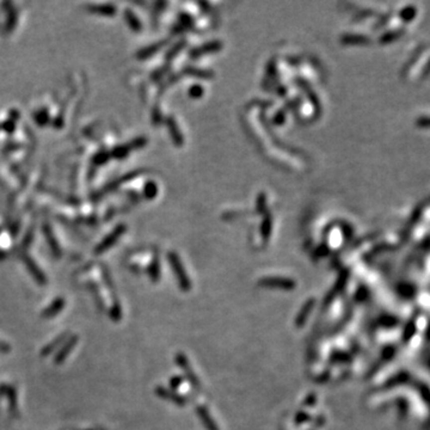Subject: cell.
<instances>
[{
	"instance_id": "14",
	"label": "cell",
	"mask_w": 430,
	"mask_h": 430,
	"mask_svg": "<svg viewBox=\"0 0 430 430\" xmlns=\"http://www.w3.org/2000/svg\"><path fill=\"white\" fill-rule=\"evenodd\" d=\"M181 22L184 24V25H191V24H193V18H191L189 14H187V13H182L181 16Z\"/></svg>"
},
{
	"instance_id": "9",
	"label": "cell",
	"mask_w": 430,
	"mask_h": 430,
	"mask_svg": "<svg viewBox=\"0 0 430 430\" xmlns=\"http://www.w3.org/2000/svg\"><path fill=\"white\" fill-rule=\"evenodd\" d=\"M271 232V216L270 214L265 215V219L262 223V234L264 238H269Z\"/></svg>"
},
{
	"instance_id": "16",
	"label": "cell",
	"mask_w": 430,
	"mask_h": 430,
	"mask_svg": "<svg viewBox=\"0 0 430 430\" xmlns=\"http://www.w3.org/2000/svg\"><path fill=\"white\" fill-rule=\"evenodd\" d=\"M285 121V115H283V111H281V112H279V115L276 116V117H275V122H277V123H282V122Z\"/></svg>"
},
{
	"instance_id": "11",
	"label": "cell",
	"mask_w": 430,
	"mask_h": 430,
	"mask_svg": "<svg viewBox=\"0 0 430 430\" xmlns=\"http://www.w3.org/2000/svg\"><path fill=\"white\" fill-rule=\"evenodd\" d=\"M257 209L259 211V213H263L265 211V195L261 194L257 197Z\"/></svg>"
},
{
	"instance_id": "4",
	"label": "cell",
	"mask_w": 430,
	"mask_h": 430,
	"mask_svg": "<svg viewBox=\"0 0 430 430\" xmlns=\"http://www.w3.org/2000/svg\"><path fill=\"white\" fill-rule=\"evenodd\" d=\"M0 392L7 396L8 400H10V408H11L12 412H16L17 411V402H16V392H14L13 387L6 386V385H1V386H0Z\"/></svg>"
},
{
	"instance_id": "7",
	"label": "cell",
	"mask_w": 430,
	"mask_h": 430,
	"mask_svg": "<svg viewBox=\"0 0 430 430\" xmlns=\"http://www.w3.org/2000/svg\"><path fill=\"white\" fill-rule=\"evenodd\" d=\"M66 338V333H64L62 334V336H60L59 338H55L53 340L52 343H50V344H48L46 348L43 349V350H42V356H47L48 354H50V352H53L54 350H55L56 348H58V345L60 344V343L62 342V340H64Z\"/></svg>"
},
{
	"instance_id": "2",
	"label": "cell",
	"mask_w": 430,
	"mask_h": 430,
	"mask_svg": "<svg viewBox=\"0 0 430 430\" xmlns=\"http://www.w3.org/2000/svg\"><path fill=\"white\" fill-rule=\"evenodd\" d=\"M77 342H78V337L73 336V337H71L70 339H68L67 343H65V345L62 346L61 350H60L55 356V363L56 364H60V363L64 362V361L66 360V357L70 355L72 349L74 348V345H76Z\"/></svg>"
},
{
	"instance_id": "3",
	"label": "cell",
	"mask_w": 430,
	"mask_h": 430,
	"mask_svg": "<svg viewBox=\"0 0 430 430\" xmlns=\"http://www.w3.org/2000/svg\"><path fill=\"white\" fill-rule=\"evenodd\" d=\"M65 306V300L62 298H58L56 300H54V303L50 305L48 309H46L42 312V318L47 319V318H53V317H55L58 313L64 309Z\"/></svg>"
},
{
	"instance_id": "6",
	"label": "cell",
	"mask_w": 430,
	"mask_h": 430,
	"mask_svg": "<svg viewBox=\"0 0 430 430\" xmlns=\"http://www.w3.org/2000/svg\"><path fill=\"white\" fill-rule=\"evenodd\" d=\"M185 73L190 74V76H194L196 78H202V79H209V78H213V73L212 72L208 71H201V70H197V68H185Z\"/></svg>"
},
{
	"instance_id": "5",
	"label": "cell",
	"mask_w": 430,
	"mask_h": 430,
	"mask_svg": "<svg viewBox=\"0 0 430 430\" xmlns=\"http://www.w3.org/2000/svg\"><path fill=\"white\" fill-rule=\"evenodd\" d=\"M167 125H169L170 130H171V133H172L171 135L173 137V140H175V142L177 143L178 146L183 145V136H182V134L179 133L178 127H177V124H176L175 119H173L172 117L167 118Z\"/></svg>"
},
{
	"instance_id": "8",
	"label": "cell",
	"mask_w": 430,
	"mask_h": 430,
	"mask_svg": "<svg viewBox=\"0 0 430 430\" xmlns=\"http://www.w3.org/2000/svg\"><path fill=\"white\" fill-rule=\"evenodd\" d=\"M26 264H28V267L30 268V271L32 273V276L35 277L36 280L38 281L40 283H46V277H44V275L41 273L40 270H38V268H36V265L32 263L30 259H26Z\"/></svg>"
},
{
	"instance_id": "10",
	"label": "cell",
	"mask_w": 430,
	"mask_h": 430,
	"mask_svg": "<svg viewBox=\"0 0 430 430\" xmlns=\"http://www.w3.org/2000/svg\"><path fill=\"white\" fill-rule=\"evenodd\" d=\"M189 95H190V97H194V98L201 97V96L203 95V89L200 85L191 86V89L189 90Z\"/></svg>"
},
{
	"instance_id": "13",
	"label": "cell",
	"mask_w": 430,
	"mask_h": 430,
	"mask_svg": "<svg viewBox=\"0 0 430 430\" xmlns=\"http://www.w3.org/2000/svg\"><path fill=\"white\" fill-rule=\"evenodd\" d=\"M146 190H147V196L148 197H154L155 195H157V187H155V184H153V183L147 184V187H146Z\"/></svg>"
},
{
	"instance_id": "1",
	"label": "cell",
	"mask_w": 430,
	"mask_h": 430,
	"mask_svg": "<svg viewBox=\"0 0 430 430\" xmlns=\"http://www.w3.org/2000/svg\"><path fill=\"white\" fill-rule=\"evenodd\" d=\"M221 47H222V43H221L220 41L208 42V43L203 44V46L197 47V48H195V49L191 50L190 56L191 58L196 59V58H199L200 55H203V54L219 52V50H221Z\"/></svg>"
},
{
	"instance_id": "12",
	"label": "cell",
	"mask_w": 430,
	"mask_h": 430,
	"mask_svg": "<svg viewBox=\"0 0 430 430\" xmlns=\"http://www.w3.org/2000/svg\"><path fill=\"white\" fill-rule=\"evenodd\" d=\"M185 46V42H181V43H178L177 46H176L175 48H173V49L171 50V52H170L169 54H167V59H171L172 56H175L176 54H177L179 50L181 49H183V47Z\"/></svg>"
},
{
	"instance_id": "15",
	"label": "cell",
	"mask_w": 430,
	"mask_h": 430,
	"mask_svg": "<svg viewBox=\"0 0 430 430\" xmlns=\"http://www.w3.org/2000/svg\"><path fill=\"white\" fill-rule=\"evenodd\" d=\"M11 350V346L7 343L0 340V352H8Z\"/></svg>"
}]
</instances>
